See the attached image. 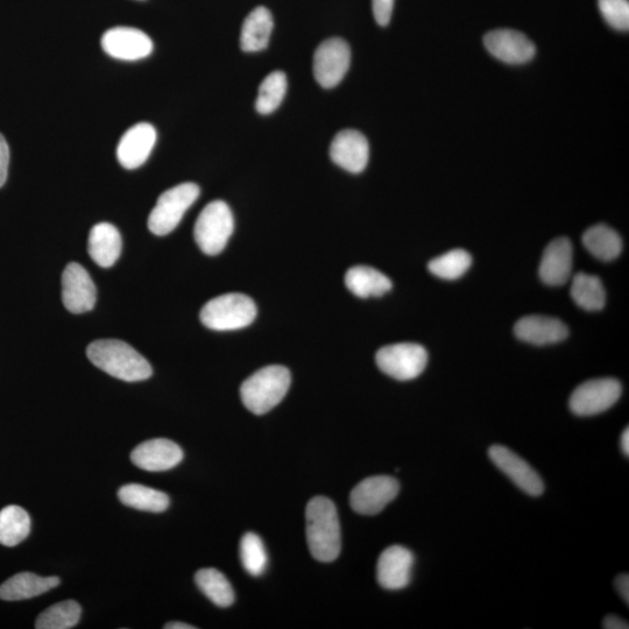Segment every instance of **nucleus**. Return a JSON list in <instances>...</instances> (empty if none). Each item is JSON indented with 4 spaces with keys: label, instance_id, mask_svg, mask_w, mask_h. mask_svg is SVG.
<instances>
[{
    "label": "nucleus",
    "instance_id": "obj_1",
    "mask_svg": "<svg viewBox=\"0 0 629 629\" xmlns=\"http://www.w3.org/2000/svg\"><path fill=\"white\" fill-rule=\"evenodd\" d=\"M306 522L310 554L324 563L337 560L342 549V534L335 504L325 497L310 500Z\"/></svg>",
    "mask_w": 629,
    "mask_h": 629
},
{
    "label": "nucleus",
    "instance_id": "obj_2",
    "mask_svg": "<svg viewBox=\"0 0 629 629\" xmlns=\"http://www.w3.org/2000/svg\"><path fill=\"white\" fill-rule=\"evenodd\" d=\"M87 356L98 369L127 383L151 378L152 366L131 345L117 339H101L91 343Z\"/></svg>",
    "mask_w": 629,
    "mask_h": 629
},
{
    "label": "nucleus",
    "instance_id": "obj_3",
    "mask_svg": "<svg viewBox=\"0 0 629 629\" xmlns=\"http://www.w3.org/2000/svg\"><path fill=\"white\" fill-rule=\"evenodd\" d=\"M291 383V372L286 367L267 366L244 381L240 397L251 413L264 415L284 400Z\"/></svg>",
    "mask_w": 629,
    "mask_h": 629
},
{
    "label": "nucleus",
    "instance_id": "obj_4",
    "mask_svg": "<svg viewBox=\"0 0 629 629\" xmlns=\"http://www.w3.org/2000/svg\"><path fill=\"white\" fill-rule=\"evenodd\" d=\"M257 317L256 303L249 296L232 293L217 296L201 310V321L215 331H232L249 327Z\"/></svg>",
    "mask_w": 629,
    "mask_h": 629
},
{
    "label": "nucleus",
    "instance_id": "obj_5",
    "mask_svg": "<svg viewBox=\"0 0 629 629\" xmlns=\"http://www.w3.org/2000/svg\"><path fill=\"white\" fill-rule=\"evenodd\" d=\"M200 187L195 183L187 182L168 189L161 194L148 217V229L155 236H166L171 233L182 221L183 216L193 204L199 199Z\"/></svg>",
    "mask_w": 629,
    "mask_h": 629
},
{
    "label": "nucleus",
    "instance_id": "obj_6",
    "mask_svg": "<svg viewBox=\"0 0 629 629\" xmlns=\"http://www.w3.org/2000/svg\"><path fill=\"white\" fill-rule=\"evenodd\" d=\"M235 229V219L228 204L214 201L204 208L197 218L194 236L197 245L208 256H217L225 246Z\"/></svg>",
    "mask_w": 629,
    "mask_h": 629
},
{
    "label": "nucleus",
    "instance_id": "obj_7",
    "mask_svg": "<svg viewBox=\"0 0 629 629\" xmlns=\"http://www.w3.org/2000/svg\"><path fill=\"white\" fill-rule=\"evenodd\" d=\"M376 362L387 376L400 381L413 380L426 369L428 352L415 343L387 345L377 352Z\"/></svg>",
    "mask_w": 629,
    "mask_h": 629
},
{
    "label": "nucleus",
    "instance_id": "obj_8",
    "mask_svg": "<svg viewBox=\"0 0 629 629\" xmlns=\"http://www.w3.org/2000/svg\"><path fill=\"white\" fill-rule=\"evenodd\" d=\"M623 393V386L612 378L593 379L578 386L572 393L569 406L578 416H592L603 413L617 404Z\"/></svg>",
    "mask_w": 629,
    "mask_h": 629
},
{
    "label": "nucleus",
    "instance_id": "obj_9",
    "mask_svg": "<svg viewBox=\"0 0 629 629\" xmlns=\"http://www.w3.org/2000/svg\"><path fill=\"white\" fill-rule=\"evenodd\" d=\"M351 49L343 39L322 42L314 55V76L318 84L331 89L342 82L350 68Z\"/></svg>",
    "mask_w": 629,
    "mask_h": 629
},
{
    "label": "nucleus",
    "instance_id": "obj_10",
    "mask_svg": "<svg viewBox=\"0 0 629 629\" xmlns=\"http://www.w3.org/2000/svg\"><path fill=\"white\" fill-rule=\"evenodd\" d=\"M400 484L390 476L366 478L352 490L350 504L358 514L376 515L397 498Z\"/></svg>",
    "mask_w": 629,
    "mask_h": 629
},
{
    "label": "nucleus",
    "instance_id": "obj_11",
    "mask_svg": "<svg viewBox=\"0 0 629 629\" xmlns=\"http://www.w3.org/2000/svg\"><path fill=\"white\" fill-rule=\"evenodd\" d=\"M489 457L497 468L528 496L540 497L544 491L542 479L525 459L504 445H492Z\"/></svg>",
    "mask_w": 629,
    "mask_h": 629
},
{
    "label": "nucleus",
    "instance_id": "obj_12",
    "mask_svg": "<svg viewBox=\"0 0 629 629\" xmlns=\"http://www.w3.org/2000/svg\"><path fill=\"white\" fill-rule=\"evenodd\" d=\"M102 48L113 59L138 61L152 54L153 41L138 28L120 26L103 34Z\"/></svg>",
    "mask_w": 629,
    "mask_h": 629
},
{
    "label": "nucleus",
    "instance_id": "obj_13",
    "mask_svg": "<svg viewBox=\"0 0 629 629\" xmlns=\"http://www.w3.org/2000/svg\"><path fill=\"white\" fill-rule=\"evenodd\" d=\"M97 291L86 268L72 263L62 274L63 305L73 314H84L96 305Z\"/></svg>",
    "mask_w": 629,
    "mask_h": 629
},
{
    "label": "nucleus",
    "instance_id": "obj_14",
    "mask_svg": "<svg viewBox=\"0 0 629 629\" xmlns=\"http://www.w3.org/2000/svg\"><path fill=\"white\" fill-rule=\"evenodd\" d=\"M484 45L494 58L507 65H524L532 61L536 47L524 33L514 30H496L487 33Z\"/></svg>",
    "mask_w": 629,
    "mask_h": 629
},
{
    "label": "nucleus",
    "instance_id": "obj_15",
    "mask_svg": "<svg viewBox=\"0 0 629 629\" xmlns=\"http://www.w3.org/2000/svg\"><path fill=\"white\" fill-rule=\"evenodd\" d=\"M335 164L353 174L362 173L369 164L370 145L363 133L355 130L339 132L330 147Z\"/></svg>",
    "mask_w": 629,
    "mask_h": 629
},
{
    "label": "nucleus",
    "instance_id": "obj_16",
    "mask_svg": "<svg viewBox=\"0 0 629 629\" xmlns=\"http://www.w3.org/2000/svg\"><path fill=\"white\" fill-rule=\"evenodd\" d=\"M157 143V130L148 123L133 125L120 139L117 147L119 164L126 169L143 166Z\"/></svg>",
    "mask_w": 629,
    "mask_h": 629
},
{
    "label": "nucleus",
    "instance_id": "obj_17",
    "mask_svg": "<svg viewBox=\"0 0 629 629\" xmlns=\"http://www.w3.org/2000/svg\"><path fill=\"white\" fill-rule=\"evenodd\" d=\"M183 459V451L178 444L166 438H154L138 445L132 451L131 461L139 469L161 472L175 468Z\"/></svg>",
    "mask_w": 629,
    "mask_h": 629
},
{
    "label": "nucleus",
    "instance_id": "obj_18",
    "mask_svg": "<svg viewBox=\"0 0 629 629\" xmlns=\"http://www.w3.org/2000/svg\"><path fill=\"white\" fill-rule=\"evenodd\" d=\"M414 556L405 547L393 546L384 550L377 565V578L386 590H401L411 583Z\"/></svg>",
    "mask_w": 629,
    "mask_h": 629
},
{
    "label": "nucleus",
    "instance_id": "obj_19",
    "mask_svg": "<svg viewBox=\"0 0 629 629\" xmlns=\"http://www.w3.org/2000/svg\"><path fill=\"white\" fill-rule=\"evenodd\" d=\"M574 249L570 239L561 237L549 243L543 252L540 278L548 286H563L570 279Z\"/></svg>",
    "mask_w": 629,
    "mask_h": 629
},
{
    "label": "nucleus",
    "instance_id": "obj_20",
    "mask_svg": "<svg viewBox=\"0 0 629 629\" xmlns=\"http://www.w3.org/2000/svg\"><path fill=\"white\" fill-rule=\"evenodd\" d=\"M514 334L529 344L549 345L564 341L569 335V329L558 318L529 315L515 324Z\"/></svg>",
    "mask_w": 629,
    "mask_h": 629
},
{
    "label": "nucleus",
    "instance_id": "obj_21",
    "mask_svg": "<svg viewBox=\"0 0 629 629\" xmlns=\"http://www.w3.org/2000/svg\"><path fill=\"white\" fill-rule=\"evenodd\" d=\"M122 236L116 226L100 223L90 231L88 252L98 266L109 268L116 264L122 253Z\"/></svg>",
    "mask_w": 629,
    "mask_h": 629
},
{
    "label": "nucleus",
    "instance_id": "obj_22",
    "mask_svg": "<svg viewBox=\"0 0 629 629\" xmlns=\"http://www.w3.org/2000/svg\"><path fill=\"white\" fill-rule=\"evenodd\" d=\"M60 583L59 577H40L32 572H21L0 585V599L6 602L31 599L55 589Z\"/></svg>",
    "mask_w": 629,
    "mask_h": 629
},
{
    "label": "nucleus",
    "instance_id": "obj_23",
    "mask_svg": "<svg viewBox=\"0 0 629 629\" xmlns=\"http://www.w3.org/2000/svg\"><path fill=\"white\" fill-rule=\"evenodd\" d=\"M273 26L271 12L266 7H257L244 21L242 34H240V47L247 53L264 51L270 44Z\"/></svg>",
    "mask_w": 629,
    "mask_h": 629
},
{
    "label": "nucleus",
    "instance_id": "obj_24",
    "mask_svg": "<svg viewBox=\"0 0 629 629\" xmlns=\"http://www.w3.org/2000/svg\"><path fill=\"white\" fill-rule=\"evenodd\" d=\"M345 285L358 298L367 299L371 296H383L392 289V281L384 273L369 266L350 268L345 275Z\"/></svg>",
    "mask_w": 629,
    "mask_h": 629
},
{
    "label": "nucleus",
    "instance_id": "obj_25",
    "mask_svg": "<svg viewBox=\"0 0 629 629\" xmlns=\"http://www.w3.org/2000/svg\"><path fill=\"white\" fill-rule=\"evenodd\" d=\"M583 244L593 257L603 261L614 260L623 251V240L618 232L605 224H598L586 230Z\"/></svg>",
    "mask_w": 629,
    "mask_h": 629
},
{
    "label": "nucleus",
    "instance_id": "obj_26",
    "mask_svg": "<svg viewBox=\"0 0 629 629\" xmlns=\"http://www.w3.org/2000/svg\"><path fill=\"white\" fill-rule=\"evenodd\" d=\"M118 498L125 506L138 511L161 513L165 512L169 506L166 493L140 484L123 486L118 492Z\"/></svg>",
    "mask_w": 629,
    "mask_h": 629
},
{
    "label": "nucleus",
    "instance_id": "obj_27",
    "mask_svg": "<svg viewBox=\"0 0 629 629\" xmlns=\"http://www.w3.org/2000/svg\"><path fill=\"white\" fill-rule=\"evenodd\" d=\"M570 293L576 305L588 312H598L605 306V288L602 280L595 275L578 273L572 280Z\"/></svg>",
    "mask_w": 629,
    "mask_h": 629
},
{
    "label": "nucleus",
    "instance_id": "obj_28",
    "mask_svg": "<svg viewBox=\"0 0 629 629\" xmlns=\"http://www.w3.org/2000/svg\"><path fill=\"white\" fill-rule=\"evenodd\" d=\"M31 532L30 515L19 506H7L0 511V544L17 546Z\"/></svg>",
    "mask_w": 629,
    "mask_h": 629
},
{
    "label": "nucleus",
    "instance_id": "obj_29",
    "mask_svg": "<svg viewBox=\"0 0 629 629\" xmlns=\"http://www.w3.org/2000/svg\"><path fill=\"white\" fill-rule=\"evenodd\" d=\"M195 582L212 603L219 607H229L235 602V592L222 572L216 569H202L197 572Z\"/></svg>",
    "mask_w": 629,
    "mask_h": 629
},
{
    "label": "nucleus",
    "instance_id": "obj_30",
    "mask_svg": "<svg viewBox=\"0 0 629 629\" xmlns=\"http://www.w3.org/2000/svg\"><path fill=\"white\" fill-rule=\"evenodd\" d=\"M82 609L74 600L55 604L40 614L35 623L38 629H69L79 624Z\"/></svg>",
    "mask_w": 629,
    "mask_h": 629
},
{
    "label": "nucleus",
    "instance_id": "obj_31",
    "mask_svg": "<svg viewBox=\"0 0 629 629\" xmlns=\"http://www.w3.org/2000/svg\"><path fill=\"white\" fill-rule=\"evenodd\" d=\"M472 264L469 252L462 249L451 250L430 261L428 270L435 277L456 280L468 272Z\"/></svg>",
    "mask_w": 629,
    "mask_h": 629
},
{
    "label": "nucleus",
    "instance_id": "obj_32",
    "mask_svg": "<svg viewBox=\"0 0 629 629\" xmlns=\"http://www.w3.org/2000/svg\"><path fill=\"white\" fill-rule=\"evenodd\" d=\"M287 93L285 73L273 72L261 83L256 109L261 115H270L279 108Z\"/></svg>",
    "mask_w": 629,
    "mask_h": 629
},
{
    "label": "nucleus",
    "instance_id": "obj_33",
    "mask_svg": "<svg viewBox=\"0 0 629 629\" xmlns=\"http://www.w3.org/2000/svg\"><path fill=\"white\" fill-rule=\"evenodd\" d=\"M240 558L244 568L250 575H263L267 567V553L263 541L253 533L244 535L240 542Z\"/></svg>",
    "mask_w": 629,
    "mask_h": 629
},
{
    "label": "nucleus",
    "instance_id": "obj_34",
    "mask_svg": "<svg viewBox=\"0 0 629 629\" xmlns=\"http://www.w3.org/2000/svg\"><path fill=\"white\" fill-rule=\"evenodd\" d=\"M598 6L606 23L614 30L621 32L629 30L628 0H598Z\"/></svg>",
    "mask_w": 629,
    "mask_h": 629
},
{
    "label": "nucleus",
    "instance_id": "obj_35",
    "mask_svg": "<svg viewBox=\"0 0 629 629\" xmlns=\"http://www.w3.org/2000/svg\"><path fill=\"white\" fill-rule=\"evenodd\" d=\"M372 9L378 25L387 26L392 19L394 0H372Z\"/></svg>",
    "mask_w": 629,
    "mask_h": 629
},
{
    "label": "nucleus",
    "instance_id": "obj_36",
    "mask_svg": "<svg viewBox=\"0 0 629 629\" xmlns=\"http://www.w3.org/2000/svg\"><path fill=\"white\" fill-rule=\"evenodd\" d=\"M10 148L2 134H0V188L5 185L9 172Z\"/></svg>",
    "mask_w": 629,
    "mask_h": 629
},
{
    "label": "nucleus",
    "instance_id": "obj_37",
    "mask_svg": "<svg viewBox=\"0 0 629 629\" xmlns=\"http://www.w3.org/2000/svg\"><path fill=\"white\" fill-rule=\"evenodd\" d=\"M616 588L624 602L629 604V576L627 574L620 575L616 579Z\"/></svg>",
    "mask_w": 629,
    "mask_h": 629
},
{
    "label": "nucleus",
    "instance_id": "obj_38",
    "mask_svg": "<svg viewBox=\"0 0 629 629\" xmlns=\"http://www.w3.org/2000/svg\"><path fill=\"white\" fill-rule=\"evenodd\" d=\"M603 628L605 629H628L627 621L619 618L618 616H607L603 621Z\"/></svg>",
    "mask_w": 629,
    "mask_h": 629
},
{
    "label": "nucleus",
    "instance_id": "obj_39",
    "mask_svg": "<svg viewBox=\"0 0 629 629\" xmlns=\"http://www.w3.org/2000/svg\"><path fill=\"white\" fill-rule=\"evenodd\" d=\"M621 449H623L624 455L629 456V430L625 429L623 436H621Z\"/></svg>",
    "mask_w": 629,
    "mask_h": 629
},
{
    "label": "nucleus",
    "instance_id": "obj_40",
    "mask_svg": "<svg viewBox=\"0 0 629 629\" xmlns=\"http://www.w3.org/2000/svg\"><path fill=\"white\" fill-rule=\"evenodd\" d=\"M166 629H195V626L185 623H169L165 626Z\"/></svg>",
    "mask_w": 629,
    "mask_h": 629
}]
</instances>
